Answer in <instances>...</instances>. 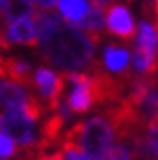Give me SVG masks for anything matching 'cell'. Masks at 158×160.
<instances>
[{"instance_id": "1", "label": "cell", "mask_w": 158, "mask_h": 160, "mask_svg": "<svg viewBox=\"0 0 158 160\" xmlns=\"http://www.w3.org/2000/svg\"><path fill=\"white\" fill-rule=\"evenodd\" d=\"M95 44L84 30L74 23H59L38 40L42 61L61 72H89L95 61Z\"/></svg>"}, {"instance_id": "2", "label": "cell", "mask_w": 158, "mask_h": 160, "mask_svg": "<svg viewBox=\"0 0 158 160\" xmlns=\"http://www.w3.org/2000/svg\"><path fill=\"white\" fill-rule=\"evenodd\" d=\"M61 141L80 148L93 160H105L110 150L116 145V133L108 116H91L87 120H78L70 124Z\"/></svg>"}, {"instance_id": "3", "label": "cell", "mask_w": 158, "mask_h": 160, "mask_svg": "<svg viewBox=\"0 0 158 160\" xmlns=\"http://www.w3.org/2000/svg\"><path fill=\"white\" fill-rule=\"evenodd\" d=\"M0 131L23 148H32L38 141L36 122L28 118L23 110H7L4 114H0Z\"/></svg>"}, {"instance_id": "4", "label": "cell", "mask_w": 158, "mask_h": 160, "mask_svg": "<svg viewBox=\"0 0 158 160\" xmlns=\"http://www.w3.org/2000/svg\"><path fill=\"white\" fill-rule=\"evenodd\" d=\"M65 87V76L57 72H51L47 68L34 70V88L38 91L42 103L48 112H53L61 103V93Z\"/></svg>"}, {"instance_id": "5", "label": "cell", "mask_w": 158, "mask_h": 160, "mask_svg": "<svg viewBox=\"0 0 158 160\" xmlns=\"http://www.w3.org/2000/svg\"><path fill=\"white\" fill-rule=\"evenodd\" d=\"M105 28L108 34L120 40H131L135 36V19L125 4H112L105 13Z\"/></svg>"}, {"instance_id": "6", "label": "cell", "mask_w": 158, "mask_h": 160, "mask_svg": "<svg viewBox=\"0 0 158 160\" xmlns=\"http://www.w3.org/2000/svg\"><path fill=\"white\" fill-rule=\"evenodd\" d=\"M8 42H15V44H28V47H38V36H36V25L32 17H23V19H17L11 21L7 25V32H4Z\"/></svg>"}, {"instance_id": "7", "label": "cell", "mask_w": 158, "mask_h": 160, "mask_svg": "<svg viewBox=\"0 0 158 160\" xmlns=\"http://www.w3.org/2000/svg\"><path fill=\"white\" fill-rule=\"evenodd\" d=\"M129 63H131V55L125 47H116V44H110L103 51V61L101 65L105 70H110L114 74H122L125 78H133L135 74L133 70H129Z\"/></svg>"}, {"instance_id": "8", "label": "cell", "mask_w": 158, "mask_h": 160, "mask_svg": "<svg viewBox=\"0 0 158 160\" xmlns=\"http://www.w3.org/2000/svg\"><path fill=\"white\" fill-rule=\"evenodd\" d=\"M74 25H78L80 30H84L95 44H99L103 38V30H105V11L101 7H97V4H91L89 11L84 13V17Z\"/></svg>"}, {"instance_id": "9", "label": "cell", "mask_w": 158, "mask_h": 160, "mask_svg": "<svg viewBox=\"0 0 158 160\" xmlns=\"http://www.w3.org/2000/svg\"><path fill=\"white\" fill-rule=\"evenodd\" d=\"M30 95L25 93L21 84H17L13 80L0 78V105L7 110H21L28 103Z\"/></svg>"}, {"instance_id": "10", "label": "cell", "mask_w": 158, "mask_h": 160, "mask_svg": "<svg viewBox=\"0 0 158 160\" xmlns=\"http://www.w3.org/2000/svg\"><path fill=\"white\" fill-rule=\"evenodd\" d=\"M0 15L7 23H11L23 17H32L34 7L30 0H0Z\"/></svg>"}, {"instance_id": "11", "label": "cell", "mask_w": 158, "mask_h": 160, "mask_svg": "<svg viewBox=\"0 0 158 160\" xmlns=\"http://www.w3.org/2000/svg\"><path fill=\"white\" fill-rule=\"evenodd\" d=\"M57 7H59V13H61L63 19H68L70 23H78L91 4L87 0H59Z\"/></svg>"}, {"instance_id": "12", "label": "cell", "mask_w": 158, "mask_h": 160, "mask_svg": "<svg viewBox=\"0 0 158 160\" xmlns=\"http://www.w3.org/2000/svg\"><path fill=\"white\" fill-rule=\"evenodd\" d=\"M17 154V143L0 131V160H8Z\"/></svg>"}, {"instance_id": "13", "label": "cell", "mask_w": 158, "mask_h": 160, "mask_svg": "<svg viewBox=\"0 0 158 160\" xmlns=\"http://www.w3.org/2000/svg\"><path fill=\"white\" fill-rule=\"evenodd\" d=\"M105 160H133V152L126 148V145H114L110 150V154H108V158Z\"/></svg>"}, {"instance_id": "14", "label": "cell", "mask_w": 158, "mask_h": 160, "mask_svg": "<svg viewBox=\"0 0 158 160\" xmlns=\"http://www.w3.org/2000/svg\"><path fill=\"white\" fill-rule=\"evenodd\" d=\"M30 2L38 8H53V7H57L59 0H30Z\"/></svg>"}, {"instance_id": "15", "label": "cell", "mask_w": 158, "mask_h": 160, "mask_svg": "<svg viewBox=\"0 0 158 160\" xmlns=\"http://www.w3.org/2000/svg\"><path fill=\"white\" fill-rule=\"evenodd\" d=\"M91 4H97V7L105 8V7H112V4H116V0H91Z\"/></svg>"}, {"instance_id": "16", "label": "cell", "mask_w": 158, "mask_h": 160, "mask_svg": "<svg viewBox=\"0 0 158 160\" xmlns=\"http://www.w3.org/2000/svg\"><path fill=\"white\" fill-rule=\"evenodd\" d=\"M152 15H154V19H156V23H158V0H154V8H152ZM158 28V25H156Z\"/></svg>"}, {"instance_id": "17", "label": "cell", "mask_w": 158, "mask_h": 160, "mask_svg": "<svg viewBox=\"0 0 158 160\" xmlns=\"http://www.w3.org/2000/svg\"><path fill=\"white\" fill-rule=\"evenodd\" d=\"M2 59H4V57H2V55H0V63H2Z\"/></svg>"}]
</instances>
